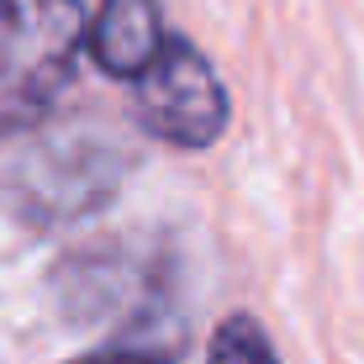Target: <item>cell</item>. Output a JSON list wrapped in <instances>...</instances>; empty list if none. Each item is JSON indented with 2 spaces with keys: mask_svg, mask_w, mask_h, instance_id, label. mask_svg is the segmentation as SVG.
I'll use <instances>...</instances> for the list:
<instances>
[{
  "mask_svg": "<svg viewBox=\"0 0 364 364\" xmlns=\"http://www.w3.org/2000/svg\"><path fill=\"white\" fill-rule=\"evenodd\" d=\"M85 43L80 0H0V137L37 127L58 106Z\"/></svg>",
  "mask_w": 364,
  "mask_h": 364,
  "instance_id": "1",
  "label": "cell"
},
{
  "mask_svg": "<svg viewBox=\"0 0 364 364\" xmlns=\"http://www.w3.org/2000/svg\"><path fill=\"white\" fill-rule=\"evenodd\" d=\"M143 127L174 148H211L228 132V90L185 37H164L159 58L137 74Z\"/></svg>",
  "mask_w": 364,
  "mask_h": 364,
  "instance_id": "2",
  "label": "cell"
},
{
  "mask_svg": "<svg viewBox=\"0 0 364 364\" xmlns=\"http://www.w3.org/2000/svg\"><path fill=\"white\" fill-rule=\"evenodd\" d=\"M122 164L106 143H69V148H32L11 169V200L27 222H69L100 206L122 180Z\"/></svg>",
  "mask_w": 364,
  "mask_h": 364,
  "instance_id": "3",
  "label": "cell"
},
{
  "mask_svg": "<svg viewBox=\"0 0 364 364\" xmlns=\"http://www.w3.org/2000/svg\"><path fill=\"white\" fill-rule=\"evenodd\" d=\"M164 48L159 0H106L90 21V58L117 80H137Z\"/></svg>",
  "mask_w": 364,
  "mask_h": 364,
  "instance_id": "4",
  "label": "cell"
},
{
  "mask_svg": "<svg viewBox=\"0 0 364 364\" xmlns=\"http://www.w3.org/2000/svg\"><path fill=\"white\" fill-rule=\"evenodd\" d=\"M206 364H280V354H274L269 333L259 328L248 311H237V317H228L217 333H211Z\"/></svg>",
  "mask_w": 364,
  "mask_h": 364,
  "instance_id": "5",
  "label": "cell"
},
{
  "mask_svg": "<svg viewBox=\"0 0 364 364\" xmlns=\"http://www.w3.org/2000/svg\"><path fill=\"white\" fill-rule=\"evenodd\" d=\"M74 364H159V359L137 354V348H111V354H90V359H74Z\"/></svg>",
  "mask_w": 364,
  "mask_h": 364,
  "instance_id": "6",
  "label": "cell"
}]
</instances>
